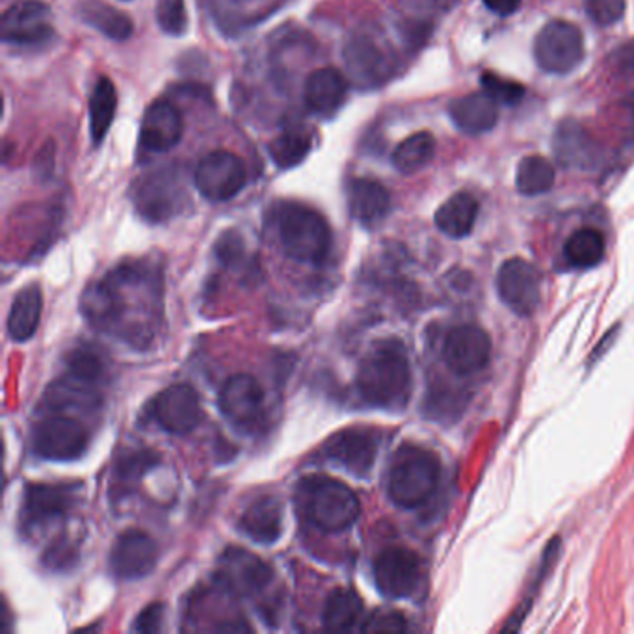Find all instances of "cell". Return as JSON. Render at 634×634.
<instances>
[{"label":"cell","instance_id":"27","mask_svg":"<svg viewBox=\"0 0 634 634\" xmlns=\"http://www.w3.org/2000/svg\"><path fill=\"white\" fill-rule=\"evenodd\" d=\"M478 209H480V205L472 194H455L437 209V229L450 239H464L475 228Z\"/></svg>","mask_w":634,"mask_h":634},{"label":"cell","instance_id":"35","mask_svg":"<svg viewBox=\"0 0 634 634\" xmlns=\"http://www.w3.org/2000/svg\"><path fill=\"white\" fill-rule=\"evenodd\" d=\"M313 141L308 133L303 131H285L278 138L270 142L268 153L274 160L276 166L281 169L294 168L302 164L311 152Z\"/></svg>","mask_w":634,"mask_h":634},{"label":"cell","instance_id":"34","mask_svg":"<svg viewBox=\"0 0 634 634\" xmlns=\"http://www.w3.org/2000/svg\"><path fill=\"white\" fill-rule=\"evenodd\" d=\"M516 185L523 196H540V194L549 193L554 185L553 164L540 155L524 157L518 166Z\"/></svg>","mask_w":634,"mask_h":634},{"label":"cell","instance_id":"48","mask_svg":"<svg viewBox=\"0 0 634 634\" xmlns=\"http://www.w3.org/2000/svg\"><path fill=\"white\" fill-rule=\"evenodd\" d=\"M123 2H128V0H123Z\"/></svg>","mask_w":634,"mask_h":634},{"label":"cell","instance_id":"38","mask_svg":"<svg viewBox=\"0 0 634 634\" xmlns=\"http://www.w3.org/2000/svg\"><path fill=\"white\" fill-rule=\"evenodd\" d=\"M480 86H482L484 94L489 95L497 105H519L523 101L524 94H527L523 84L502 79V76L495 75L491 71H486V73L480 75Z\"/></svg>","mask_w":634,"mask_h":634},{"label":"cell","instance_id":"14","mask_svg":"<svg viewBox=\"0 0 634 634\" xmlns=\"http://www.w3.org/2000/svg\"><path fill=\"white\" fill-rule=\"evenodd\" d=\"M380 450V434L373 428H346L330 437L322 447L326 460L344 467L357 477H365L373 469Z\"/></svg>","mask_w":634,"mask_h":634},{"label":"cell","instance_id":"18","mask_svg":"<svg viewBox=\"0 0 634 634\" xmlns=\"http://www.w3.org/2000/svg\"><path fill=\"white\" fill-rule=\"evenodd\" d=\"M158 560L157 541L142 530L128 529L117 536L111 551V570L122 581L149 575Z\"/></svg>","mask_w":634,"mask_h":634},{"label":"cell","instance_id":"26","mask_svg":"<svg viewBox=\"0 0 634 634\" xmlns=\"http://www.w3.org/2000/svg\"><path fill=\"white\" fill-rule=\"evenodd\" d=\"M448 116L466 134H484L497 125V103L489 95L469 94L450 101Z\"/></svg>","mask_w":634,"mask_h":634},{"label":"cell","instance_id":"6","mask_svg":"<svg viewBox=\"0 0 634 634\" xmlns=\"http://www.w3.org/2000/svg\"><path fill=\"white\" fill-rule=\"evenodd\" d=\"M584 56V35L570 21H549L536 35L534 59L540 70L553 75H568L582 64Z\"/></svg>","mask_w":634,"mask_h":634},{"label":"cell","instance_id":"9","mask_svg":"<svg viewBox=\"0 0 634 634\" xmlns=\"http://www.w3.org/2000/svg\"><path fill=\"white\" fill-rule=\"evenodd\" d=\"M196 188L209 201L221 204L242 193L248 183V169L239 155L231 152H212L199 160Z\"/></svg>","mask_w":634,"mask_h":634},{"label":"cell","instance_id":"4","mask_svg":"<svg viewBox=\"0 0 634 634\" xmlns=\"http://www.w3.org/2000/svg\"><path fill=\"white\" fill-rule=\"evenodd\" d=\"M300 505L309 521L326 532L349 529L360 518V499L346 484L335 478H303Z\"/></svg>","mask_w":634,"mask_h":634},{"label":"cell","instance_id":"2","mask_svg":"<svg viewBox=\"0 0 634 634\" xmlns=\"http://www.w3.org/2000/svg\"><path fill=\"white\" fill-rule=\"evenodd\" d=\"M357 391L371 406L398 412L412 395V368L396 339L374 344L357 371Z\"/></svg>","mask_w":634,"mask_h":634},{"label":"cell","instance_id":"30","mask_svg":"<svg viewBox=\"0 0 634 634\" xmlns=\"http://www.w3.org/2000/svg\"><path fill=\"white\" fill-rule=\"evenodd\" d=\"M117 94L114 82L108 76H101L90 97V134L95 146L105 141L116 117Z\"/></svg>","mask_w":634,"mask_h":634},{"label":"cell","instance_id":"8","mask_svg":"<svg viewBox=\"0 0 634 634\" xmlns=\"http://www.w3.org/2000/svg\"><path fill=\"white\" fill-rule=\"evenodd\" d=\"M87 441V430L79 420L65 415H51L35 425L30 447L43 460L73 461L86 453Z\"/></svg>","mask_w":634,"mask_h":634},{"label":"cell","instance_id":"43","mask_svg":"<svg viewBox=\"0 0 634 634\" xmlns=\"http://www.w3.org/2000/svg\"><path fill=\"white\" fill-rule=\"evenodd\" d=\"M163 616V603H153V605L146 606V609L138 614L133 628L136 633H157V631H160Z\"/></svg>","mask_w":634,"mask_h":634},{"label":"cell","instance_id":"19","mask_svg":"<svg viewBox=\"0 0 634 634\" xmlns=\"http://www.w3.org/2000/svg\"><path fill=\"white\" fill-rule=\"evenodd\" d=\"M220 409L240 428L259 425L264 414V391L261 384L250 374H235L221 389Z\"/></svg>","mask_w":634,"mask_h":634},{"label":"cell","instance_id":"3","mask_svg":"<svg viewBox=\"0 0 634 634\" xmlns=\"http://www.w3.org/2000/svg\"><path fill=\"white\" fill-rule=\"evenodd\" d=\"M272 224L287 256L298 262L321 264L332 250V229L324 216L308 205L281 201L272 209Z\"/></svg>","mask_w":634,"mask_h":634},{"label":"cell","instance_id":"40","mask_svg":"<svg viewBox=\"0 0 634 634\" xmlns=\"http://www.w3.org/2000/svg\"><path fill=\"white\" fill-rule=\"evenodd\" d=\"M627 10V0H586L590 19L600 27H611L622 21Z\"/></svg>","mask_w":634,"mask_h":634},{"label":"cell","instance_id":"31","mask_svg":"<svg viewBox=\"0 0 634 634\" xmlns=\"http://www.w3.org/2000/svg\"><path fill=\"white\" fill-rule=\"evenodd\" d=\"M436 155V138L430 133H415L393 152V164L404 175L417 174Z\"/></svg>","mask_w":634,"mask_h":634},{"label":"cell","instance_id":"39","mask_svg":"<svg viewBox=\"0 0 634 634\" xmlns=\"http://www.w3.org/2000/svg\"><path fill=\"white\" fill-rule=\"evenodd\" d=\"M157 23L164 34L183 35L188 29L185 0H157Z\"/></svg>","mask_w":634,"mask_h":634},{"label":"cell","instance_id":"46","mask_svg":"<svg viewBox=\"0 0 634 634\" xmlns=\"http://www.w3.org/2000/svg\"><path fill=\"white\" fill-rule=\"evenodd\" d=\"M434 2L441 8H450L453 4H456V0H434Z\"/></svg>","mask_w":634,"mask_h":634},{"label":"cell","instance_id":"10","mask_svg":"<svg viewBox=\"0 0 634 634\" xmlns=\"http://www.w3.org/2000/svg\"><path fill=\"white\" fill-rule=\"evenodd\" d=\"M344 64L360 87H378L395 73V56L376 35L360 32L344 48Z\"/></svg>","mask_w":634,"mask_h":634},{"label":"cell","instance_id":"28","mask_svg":"<svg viewBox=\"0 0 634 634\" xmlns=\"http://www.w3.org/2000/svg\"><path fill=\"white\" fill-rule=\"evenodd\" d=\"M79 18L92 29L114 41H125L133 35L134 24L127 13L119 12L101 0H82L76 8Z\"/></svg>","mask_w":634,"mask_h":634},{"label":"cell","instance_id":"24","mask_svg":"<svg viewBox=\"0 0 634 634\" xmlns=\"http://www.w3.org/2000/svg\"><path fill=\"white\" fill-rule=\"evenodd\" d=\"M239 524L250 540L272 545L283 534V507L276 497H261L246 508Z\"/></svg>","mask_w":634,"mask_h":634},{"label":"cell","instance_id":"21","mask_svg":"<svg viewBox=\"0 0 634 634\" xmlns=\"http://www.w3.org/2000/svg\"><path fill=\"white\" fill-rule=\"evenodd\" d=\"M183 138V117L169 101H155L147 108L141 128V149L146 153H166Z\"/></svg>","mask_w":634,"mask_h":634},{"label":"cell","instance_id":"22","mask_svg":"<svg viewBox=\"0 0 634 634\" xmlns=\"http://www.w3.org/2000/svg\"><path fill=\"white\" fill-rule=\"evenodd\" d=\"M350 216L363 228H376L391 212V194L373 179H352L346 185Z\"/></svg>","mask_w":634,"mask_h":634},{"label":"cell","instance_id":"29","mask_svg":"<svg viewBox=\"0 0 634 634\" xmlns=\"http://www.w3.org/2000/svg\"><path fill=\"white\" fill-rule=\"evenodd\" d=\"M41 298L40 287L29 285L19 291L18 297L13 298L10 316H8V333L13 341H29L34 335L35 330L40 326Z\"/></svg>","mask_w":634,"mask_h":634},{"label":"cell","instance_id":"7","mask_svg":"<svg viewBox=\"0 0 634 634\" xmlns=\"http://www.w3.org/2000/svg\"><path fill=\"white\" fill-rule=\"evenodd\" d=\"M134 207L144 220L163 224L187 205V190L175 168L158 169L142 177L134 187Z\"/></svg>","mask_w":634,"mask_h":634},{"label":"cell","instance_id":"13","mask_svg":"<svg viewBox=\"0 0 634 634\" xmlns=\"http://www.w3.org/2000/svg\"><path fill=\"white\" fill-rule=\"evenodd\" d=\"M201 415L198 393L187 384L169 385L149 404V417L174 436L190 434L199 425Z\"/></svg>","mask_w":634,"mask_h":634},{"label":"cell","instance_id":"37","mask_svg":"<svg viewBox=\"0 0 634 634\" xmlns=\"http://www.w3.org/2000/svg\"><path fill=\"white\" fill-rule=\"evenodd\" d=\"M158 461H160L158 456L152 450L123 453L114 467V484L119 486V489L128 488L138 482L149 469L157 466Z\"/></svg>","mask_w":634,"mask_h":634},{"label":"cell","instance_id":"16","mask_svg":"<svg viewBox=\"0 0 634 634\" xmlns=\"http://www.w3.org/2000/svg\"><path fill=\"white\" fill-rule=\"evenodd\" d=\"M497 289L508 308L530 316L541 303V274L532 262L521 257L508 259L497 276Z\"/></svg>","mask_w":634,"mask_h":634},{"label":"cell","instance_id":"42","mask_svg":"<svg viewBox=\"0 0 634 634\" xmlns=\"http://www.w3.org/2000/svg\"><path fill=\"white\" fill-rule=\"evenodd\" d=\"M406 617L401 612L380 611L367 623H363V631H378V633H402L406 631Z\"/></svg>","mask_w":634,"mask_h":634},{"label":"cell","instance_id":"32","mask_svg":"<svg viewBox=\"0 0 634 634\" xmlns=\"http://www.w3.org/2000/svg\"><path fill=\"white\" fill-rule=\"evenodd\" d=\"M363 616V601L354 590L337 588L328 595L322 622L330 628H354Z\"/></svg>","mask_w":634,"mask_h":634},{"label":"cell","instance_id":"1","mask_svg":"<svg viewBox=\"0 0 634 634\" xmlns=\"http://www.w3.org/2000/svg\"><path fill=\"white\" fill-rule=\"evenodd\" d=\"M160 291L163 280L157 268L147 261L123 262L103 280L87 287L82 297V313L103 332L146 349L160 311L133 302H160Z\"/></svg>","mask_w":634,"mask_h":634},{"label":"cell","instance_id":"5","mask_svg":"<svg viewBox=\"0 0 634 634\" xmlns=\"http://www.w3.org/2000/svg\"><path fill=\"white\" fill-rule=\"evenodd\" d=\"M439 482V461L425 448L404 445L396 450L391 464V501L402 508H419L430 501Z\"/></svg>","mask_w":634,"mask_h":634},{"label":"cell","instance_id":"23","mask_svg":"<svg viewBox=\"0 0 634 634\" xmlns=\"http://www.w3.org/2000/svg\"><path fill=\"white\" fill-rule=\"evenodd\" d=\"M349 95V82L335 67L313 71L305 82V105L321 117H333L341 111Z\"/></svg>","mask_w":634,"mask_h":634},{"label":"cell","instance_id":"36","mask_svg":"<svg viewBox=\"0 0 634 634\" xmlns=\"http://www.w3.org/2000/svg\"><path fill=\"white\" fill-rule=\"evenodd\" d=\"M65 367H67V373L65 374H70L73 378L82 380L86 384L95 385V387H100L103 384V380H105V360L92 346H79V349L73 350L67 355Z\"/></svg>","mask_w":634,"mask_h":634},{"label":"cell","instance_id":"45","mask_svg":"<svg viewBox=\"0 0 634 634\" xmlns=\"http://www.w3.org/2000/svg\"><path fill=\"white\" fill-rule=\"evenodd\" d=\"M523 0H484V4L491 12L501 15V18H507L510 13L516 12L519 7H521Z\"/></svg>","mask_w":634,"mask_h":634},{"label":"cell","instance_id":"41","mask_svg":"<svg viewBox=\"0 0 634 634\" xmlns=\"http://www.w3.org/2000/svg\"><path fill=\"white\" fill-rule=\"evenodd\" d=\"M75 541L67 540V538H60V540L51 543L48 553L43 554V564L54 571L67 570L75 564Z\"/></svg>","mask_w":634,"mask_h":634},{"label":"cell","instance_id":"12","mask_svg":"<svg viewBox=\"0 0 634 634\" xmlns=\"http://www.w3.org/2000/svg\"><path fill=\"white\" fill-rule=\"evenodd\" d=\"M374 581L385 597H412L423 582V562L409 549H385L374 562Z\"/></svg>","mask_w":634,"mask_h":634},{"label":"cell","instance_id":"33","mask_svg":"<svg viewBox=\"0 0 634 634\" xmlns=\"http://www.w3.org/2000/svg\"><path fill=\"white\" fill-rule=\"evenodd\" d=\"M564 256L571 267H595L605 257V237L597 229H579L565 242Z\"/></svg>","mask_w":634,"mask_h":634},{"label":"cell","instance_id":"44","mask_svg":"<svg viewBox=\"0 0 634 634\" xmlns=\"http://www.w3.org/2000/svg\"><path fill=\"white\" fill-rule=\"evenodd\" d=\"M612 64L616 65V70L622 75L634 81V41H628L617 49L616 53L612 54Z\"/></svg>","mask_w":634,"mask_h":634},{"label":"cell","instance_id":"11","mask_svg":"<svg viewBox=\"0 0 634 634\" xmlns=\"http://www.w3.org/2000/svg\"><path fill=\"white\" fill-rule=\"evenodd\" d=\"M272 571L259 557L240 548L224 551L215 570L218 586L233 597H251L268 586Z\"/></svg>","mask_w":634,"mask_h":634},{"label":"cell","instance_id":"25","mask_svg":"<svg viewBox=\"0 0 634 634\" xmlns=\"http://www.w3.org/2000/svg\"><path fill=\"white\" fill-rule=\"evenodd\" d=\"M553 146L565 168H590L600 157L594 138L576 122H564L557 128Z\"/></svg>","mask_w":634,"mask_h":634},{"label":"cell","instance_id":"17","mask_svg":"<svg viewBox=\"0 0 634 634\" xmlns=\"http://www.w3.org/2000/svg\"><path fill=\"white\" fill-rule=\"evenodd\" d=\"M75 505V488L71 484H30L24 491L21 527L35 530L64 518Z\"/></svg>","mask_w":634,"mask_h":634},{"label":"cell","instance_id":"15","mask_svg":"<svg viewBox=\"0 0 634 634\" xmlns=\"http://www.w3.org/2000/svg\"><path fill=\"white\" fill-rule=\"evenodd\" d=\"M2 41L18 48H40L53 38L51 10L43 2H21L2 13Z\"/></svg>","mask_w":634,"mask_h":634},{"label":"cell","instance_id":"47","mask_svg":"<svg viewBox=\"0 0 634 634\" xmlns=\"http://www.w3.org/2000/svg\"><path fill=\"white\" fill-rule=\"evenodd\" d=\"M231 2H251V0H231Z\"/></svg>","mask_w":634,"mask_h":634},{"label":"cell","instance_id":"20","mask_svg":"<svg viewBox=\"0 0 634 634\" xmlns=\"http://www.w3.org/2000/svg\"><path fill=\"white\" fill-rule=\"evenodd\" d=\"M443 357L458 374L482 371L491 357V339L482 328L460 326L448 333L443 344Z\"/></svg>","mask_w":634,"mask_h":634}]
</instances>
